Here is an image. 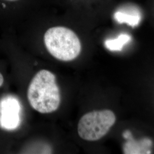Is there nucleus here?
<instances>
[{
	"mask_svg": "<svg viewBox=\"0 0 154 154\" xmlns=\"http://www.w3.org/2000/svg\"><path fill=\"white\" fill-rule=\"evenodd\" d=\"M131 39L130 35L127 34H121L118 38L107 39L105 41V46L111 51H121L123 46Z\"/></svg>",
	"mask_w": 154,
	"mask_h": 154,
	"instance_id": "6",
	"label": "nucleus"
},
{
	"mask_svg": "<svg viewBox=\"0 0 154 154\" xmlns=\"http://www.w3.org/2000/svg\"><path fill=\"white\" fill-rule=\"evenodd\" d=\"M114 18L119 23H127L134 27L137 26L141 20V17L138 13H126L117 11L114 14Z\"/></svg>",
	"mask_w": 154,
	"mask_h": 154,
	"instance_id": "5",
	"label": "nucleus"
},
{
	"mask_svg": "<svg viewBox=\"0 0 154 154\" xmlns=\"http://www.w3.org/2000/svg\"><path fill=\"white\" fill-rule=\"evenodd\" d=\"M20 105L14 98H8L0 105V125L6 130L16 128L20 123Z\"/></svg>",
	"mask_w": 154,
	"mask_h": 154,
	"instance_id": "4",
	"label": "nucleus"
},
{
	"mask_svg": "<svg viewBox=\"0 0 154 154\" xmlns=\"http://www.w3.org/2000/svg\"><path fill=\"white\" fill-rule=\"evenodd\" d=\"M8 2H19L23 3L25 5L30 8L33 11L37 13V9H38V5H40L41 0H4Z\"/></svg>",
	"mask_w": 154,
	"mask_h": 154,
	"instance_id": "7",
	"label": "nucleus"
},
{
	"mask_svg": "<svg viewBox=\"0 0 154 154\" xmlns=\"http://www.w3.org/2000/svg\"><path fill=\"white\" fill-rule=\"evenodd\" d=\"M43 40L48 51L60 61H72L82 50L81 42L77 33L66 26L56 25L48 28Z\"/></svg>",
	"mask_w": 154,
	"mask_h": 154,
	"instance_id": "2",
	"label": "nucleus"
},
{
	"mask_svg": "<svg viewBox=\"0 0 154 154\" xmlns=\"http://www.w3.org/2000/svg\"><path fill=\"white\" fill-rule=\"evenodd\" d=\"M28 99L31 106L40 113L48 114L57 110L61 94L55 75L47 70L39 71L29 84Z\"/></svg>",
	"mask_w": 154,
	"mask_h": 154,
	"instance_id": "1",
	"label": "nucleus"
},
{
	"mask_svg": "<svg viewBox=\"0 0 154 154\" xmlns=\"http://www.w3.org/2000/svg\"><path fill=\"white\" fill-rule=\"evenodd\" d=\"M64 4L66 6V9H68L71 6L76 4L78 2H81L83 0H63Z\"/></svg>",
	"mask_w": 154,
	"mask_h": 154,
	"instance_id": "8",
	"label": "nucleus"
},
{
	"mask_svg": "<svg viewBox=\"0 0 154 154\" xmlns=\"http://www.w3.org/2000/svg\"><path fill=\"white\" fill-rule=\"evenodd\" d=\"M116 120V116L111 110L90 112L79 120L78 125V135L85 140H98L109 132Z\"/></svg>",
	"mask_w": 154,
	"mask_h": 154,
	"instance_id": "3",
	"label": "nucleus"
},
{
	"mask_svg": "<svg viewBox=\"0 0 154 154\" xmlns=\"http://www.w3.org/2000/svg\"><path fill=\"white\" fill-rule=\"evenodd\" d=\"M4 83V77L2 76V74L0 73V87Z\"/></svg>",
	"mask_w": 154,
	"mask_h": 154,
	"instance_id": "10",
	"label": "nucleus"
},
{
	"mask_svg": "<svg viewBox=\"0 0 154 154\" xmlns=\"http://www.w3.org/2000/svg\"><path fill=\"white\" fill-rule=\"evenodd\" d=\"M123 136L124 138L126 139H128L131 137V132H130L129 131H126L125 132H123Z\"/></svg>",
	"mask_w": 154,
	"mask_h": 154,
	"instance_id": "9",
	"label": "nucleus"
}]
</instances>
